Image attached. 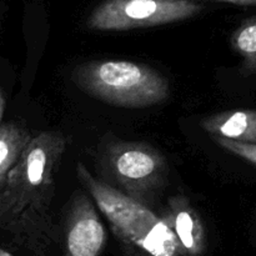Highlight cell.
Returning a JSON list of instances; mask_svg holds the SVG:
<instances>
[{
  "label": "cell",
  "instance_id": "obj_14",
  "mask_svg": "<svg viewBox=\"0 0 256 256\" xmlns=\"http://www.w3.org/2000/svg\"><path fill=\"white\" fill-rule=\"evenodd\" d=\"M4 109H5V102H4V98H2V94H0V122H2V114H4Z\"/></svg>",
  "mask_w": 256,
  "mask_h": 256
},
{
  "label": "cell",
  "instance_id": "obj_8",
  "mask_svg": "<svg viewBox=\"0 0 256 256\" xmlns=\"http://www.w3.org/2000/svg\"><path fill=\"white\" fill-rule=\"evenodd\" d=\"M204 132L212 138L256 144V110H228L202 120Z\"/></svg>",
  "mask_w": 256,
  "mask_h": 256
},
{
  "label": "cell",
  "instance_id": "obj_4",
  "mask_svg": "<svg viewBox=\"0 0 256 256\" xmlns=\"http://www.w3.org/2000/svg\"><path fill=\"white\" fill-rule=\"evenodd\" d=\"M102 172L124 194L149 206L168 182L169 166L160 150L142 142H109L100 154Z\"/></svg>",
  "mask_w": 256,
  "mask_h": 256
},
{
  "label": "cell",
  "instance_id": "obj_3",
  "mask_svg": "<svg viewBox=\"0 0 256 256\" xmlns=\"http://www.w3.org/2000/svg\"><path fill=\"white\" fill-rule=\"evenodd\" d=\"M72 80L82 92L115 106L144 109L169 98L168 80L152 66L128 60H95L74 69Z\"/></svg>",
  "mask_w": 256,
  "mask_h": 256
},
{
  "label": "cell",
  "instance_id": "obj_12",
  "mask_svg": "<svg viewBox=\"0 0 256 256\" xmlns=\"http://www.w3.org/2000/svg\"><path fill=\"white\" fill-rule=\"evenodd\" d=\"M122 256H149L145 254V252L138 250L136 248L128 244H122Z\"/></svg>",
  "mask_w": 256,
  "mask_h": 256
},
{
  "label": "cell",
  "instance_id": "obj_2",
  "mask_svg": "<svg viewBox=\"0 0 256 256\" xmlns=\"http://www.w3.org/2000/svg\"><path fill=\"white\" fill-rule=\"evenodd\" d=\"M76 174L122 244L132 245L149 256H182L176 239L162 215L95 178L80 162Z\"/></svg>",
  "mask_w": 256,
  "mask_h": 256
},
{
  "label": "cell",
  "instance_id": "obj_15",
  "mask_svg": "<svg viewBox=\"0 0 256 256\" xmlns=\"http://www.w3.org/2000/svg\"><path fill=\"white\" fill-rule=\"evenodd\" d=\"M0 256H12V255H10L8 252H4V250H0Z\"/></svg>",
  "mask_w": 256,
  "mask_h": 256
},
{
  "label": "cell",
  "instance_id": "obj_7",
  "mask_svg": "<svg viewBox=\"0 0 256 256\" xmlns=\"http://www.w3.org/2000/svg\"><path fill=\"white\" fill-rule=\"evenodd\" d=\"M162 218L172 229L182 256H202L206 252V232L199 212L185 195H174Z\"/></svg>",
  "mask_w": 256,
  "mask_h": 256
},
{
  "label": "cell",
  "instance_id": "obj_5",
  "mask_svg": "<svg viewBox=\"0 0 256 256\" xmlns=\"http://www.w3.org/2000/svg\"><path fill=\"white\" fill-rule=\"evenodd\" d=\"M194 0H105L88 16V29L126 32L190 19L202 12Z\"/></svg>",
  "mask_w": 256,
  "mask_h": 256
},
{
  "label": "cell",
  "instance_id": "obj_10",
  "mask_svg": "<svg viewBox=\"0 0 256 256\" xmlns=\"http://www.w3.org/2000/svg\"><path fill=\"white\" fill-rule=\"evenodd\" d=\"M232 49L242 56L245 74H256V16L245 19L230 38Z\"/></svg>",
  "mask_w": 256,
  "mask_h": 256
},
{
  "label": "cell",
  "instance_id": "obj_6",
  "mask_svg": "<svg viewBox=\"0 0 256 256\" xmlns=\"http://www.w3.org/2000/svg\"><path fill=\"white\" fill-rule=\"evenodd\" d=\"M64 256H100L106 244V232L94 200L75 192L65 216Z\"/></svg>",
  "mask_w": 256,
  "mask_h": 256
},
{
  "label": "cell",
  "instance_id": "obj_11",
  "mask_svg": "<svg viewBox=\"0 0 256 256\" xmlns=\"http://www.w3.org/2000/svg\"><path fill=\"white\" fill-rule=\"evenodd\" d=\"M212 139L222 149L256 165V144L235 142V140L225 139V138H212Z\"/></svg>",
  "mask_w": 256,
  "mask_h": 256
},
{
  "label": "cell",
  "instance_id": "obj_9",
  "mask_svg": "<svg viewBox=\"0 0 256 256\" xmlns=\"http://www.w3.org/2000/svg\"><path fill=\"white\" fill-rule=\"evenodd\" d=\"M34 135L18 122L0 125V192L6 184L9 172L19 160Z\"/></svg>",
  "mask_w": 256,
  "mask_h": 256
},
{
  "label": "cell",
  "instance_id": "obj_1",
  "mask_svg": "<svg viewBox=\"0 0 256 256\" xmlns=\"http://www.w3.org/2000/svg\"><path fill=\"white\" fill-rule=\"evenodd\" d=\"M65 150L66 138L62 132L34 135L0 192V230L35 256H46L56 242L52 200Z\"/></svg>",
  "mask_w": 256,
  "mask_h": 256
},
{
  "label": "cell",
  "instance_id": "obj_13",
  "mask_svg": "<svg viewBox=\"0 0 256 256\" xmlns=\"http://www.w3.org/2000/svg\"><path fill=\"white\" fill-rule=\"evenodd\" d=\"M222 2H232L235 5H242V6H255L256 0H222Z\"/></svg>",
  "mask_w": 256,
  "mask_h": 256
}]
</instances>
